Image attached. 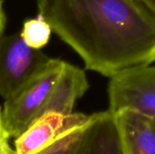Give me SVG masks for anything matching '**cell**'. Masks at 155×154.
I'll list each match as a JSON object with an SVG mask.
<instances>
[{"instance_id":"6da1fadb","label":"cell","mask_w":155,"mask_h":154,"mask_svg":"<svg viewBox=\"0 0 155 154\" xmlns=\"http://www.w3.org/2000/svg\"><path fill=\"white\" fill-rule=\"evenodd\" d=\"M40 15L83 60L110 77L155 60V12L141 0H36Z\"/></svg>"},{"instance_id":"7a4b0ae2","label":"cell","mask_w":155,"mask_h":154,"mask_svg":"<svg viewBox=\"0 0 155 154\" xmlns=\"http://www.w3.org/2000/svg\"><path fill=\"white\" fill-rule=\"evenodd\" d=\"M89 88L84 72L69 63L51 58L45 68L10 98L1 109L9 138L21 135L47 113L68 115Z\"/></svg>"},{"instance_id":"3957f363","label":"cell","mask_w":155,"mask_h":154,"mask_svg":"<svg viewBox=\"0 0 155 154\" xmlns=\"http://www.w3.org/2000/svg\"><path fill=\"white\" fill-rule=\"evenodd\" d=\"M109 78L108 112L112 115L132 111L155 119V68L153 64L127 67Z\"/></svg>"},{"instance_id":"277c9868","label":"cell","mask_w":155,"mask_h":154,"mask_svg":"<svg viewBox=\"0 0 155 154\" xmlns=\"http://www.w3.org/2000/svg\"><path fill=\"white\" fill-rule=\"evenodd\" d=\"M51 58L41 50L29 47L20 34L0 37V96H13L40 74Z\"/></svg>"},{"instance_id":"5b68a950","label":"cell","mask_w":155,"mask_h":154,"mask_svg":"<svg viewBox=\"0 0 155 154\" xmlns=\"http://www.w3.org/2000/svg\"><path fill=\"white\" fill-rule=\"evenodd\" d=\"M90 115L73 113L68 115L47 113L35 120L15 139V154H38L50 147L67 132L85 125Z\"/></svg>"},{"instance_id":"8992f818","label":"cell","mask_w":155,"mask_h":154,"mask_svg":"<svg viewBox=\"0 0 155 154\" xmlns=\"http://www.w3.org/2000/svg\"><path fill=\"white\" fill-rule=\"evenodd\" d=\"M121 153L155 154V119L122 111L113 115Z\"/></svg>"},{"instance_id":"52a82bcc","label":"cell","mask_w":155,"mask_h":154,"mask_svg":"<svg viewBox=\"0 0 155 154\" xmlns=\"http://www.w3.org/2000/svg\"><path fill=\"white\" fill-rule=\"evenodd\" d=\"M76 154H122L114 117L108 111L90 115Z\"/></svg>"},{"instance_id":"ba28073f","label":"cell","mask_w":155,"mask_h":154,"mask_svg":"<svg viewBox=\"0 0 155 154\" xmlns=\"http://www.w3.org/2000/svg\"><path fill=\"white\" fill-rule=\"evenodd\" d=\"M51 33L49 25L40 15H37L35 18L25 20L19 34L26 45L33 49L41 50L48 44Z\"/></svg>"},{"instance_id":"9c48e42d","label":"cell","mask_w":155,"mask_h":154,"mask_svg":"<svg viewBox=\"0 0 155 154\" xmlns=\"http://www.w3.org/2000/svg\"><path fill=\"white\" fill-rule=\"evenodd\" d=\"M88 123L84 126L74 128L67 132L56 142H54L50 147L38 154H76L84 135V132ZM9 154H15L13 148Z\"/></svg>"},{"instance_id":"30bf717a","label":"cell","mask_w":155,"mask_h":154,"mask_svg":"<svg viewBox=\"0 0 155 154\" xmlns=\"http://www.w3.org/2000/svg\"><path fill=\"white\" fill-rule=\"evenodd\" d=\"M9 137L7 136L5 130L4 128L3 121H2V113L0 108V154H9L12 148L8 143Z\"/></svg>"},{"instance_id":"8fae6325","label":"cell","mask_w":155,"mask_h":154,"mask_svg":"<svg viewBox=\"0 0 155 154\" xmlns=\"http://www.w3.org/2000/svg\"><path fill=\"white\" fill-rule=\"evenodd\" d=\"M3 4H4V1L0 0V37L4 34V30H5V23H6V16H5Z\"/></svg>"},{"instance_id":"7c38bea8","label":"cell","mask_w":155,"mask_h":154,"mask_svg":"<svg viewBox=\"0 0 155 154\" xmlns=\"http://www.w3.org/2000/svg\"><path fill=\"white\" fill-rule=\"evenodd\" d=\"M146 6L155 12V0H141Z\"/></svg>"}]
</instances>
